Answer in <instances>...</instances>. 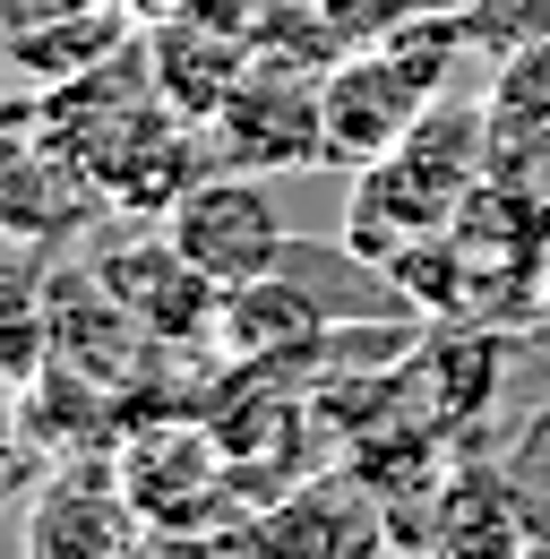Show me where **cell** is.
<instances>
[{"mask_svg": "<svg viewBox=\"0 0 550 559\" xmlns=\"http://www.w3.org/2000/svg\"><path fill=\"white\" fill-rule=\"evenodd\" d=\"M61 9H86V0H0V26H44Z\"/></svg>", "mask_w": 550, "mask_h": 559, "instance_id": "obj_16", "label": "cell"}, {"mask_svg": "<svg viewBox=\"0 0 550 559\" xmlns=\"http://www.w3.org/2000/svg\"><path fill=\"white\" fill-rule=\"evenodd\" d=\"M275 559H396V499L370 483L361 465H319L310 483L259 508Z\"/></svg>", "mask_w": 550, "mask_h": 559, "instance_id": "obj_5", "label": "cell"}, {"mask_svg": "<svg viewBox=\"0 0 550 559\" xmlns=\"http://www.w3.org/2000/svg\"><path fill=\"white\" fill-rule=\"evenodd\" d=\"M86 267L130 301V319L155 345H172V353L206 345L215 319H224V284H206L199 267L172 250V233H121V241H104Z\"/></svg>", "mask_w": 550, "mask_h": 559, "instance_id": "obj_8", "label": "cell"}, {"mask_svg": "<svg viewBox=\"0 0 550 559\" xmlns=\"http://www.w3.org/2000/svg\"><path fill=\"white\" fill-rule=\"evenodd\" d=\"M172 250L199 267L206 284H259L292 259V224L275 207L267 173H206L199 190H181V207L164 215Z\"/></svg>", "mask_w": 550, "mask_h": 559, "instance_id": "obj_3", "label": "cell"}, {"mask_svg": "<svg viewBox=\"0 0 550 559\" xmlns=\"http://www.w3.org/2000/svg\"><path fill=\"white\" fill-rule=\"evenodd\" d=\"M155 543H164L172 559H275L259 508H224V516H206V525H190V534H155Z\"/></svg>", "mask_w": 550, "mask_h": 559, "instance_id": "obj_13", "label": "cell"}, {"mask_svg": "<svg viewBox=\"0 0 550 559\" xmlns=\"http://www.w3.org/2000/svg\"><path fill=\"white\" fill-rule=\"evenodd\" d=\"M130 17H164V9H190V0H121Z\"/></svg>", "mask_w": 550, "mask_h": 559, "instance_id": "obj_17", "label": "cell"}, {"mask_svg": "<svg viewBox=\"0 0 550 559\" xmlns=\"http://www.w3.org/2000/svg\"><path fill=\"white\" fill-rule=\"evenodd\" d=\"M481 121H490V173L550 190V44L499 61V86L481 95Z\"/></svg>", "mask_w": 550, "mask_h": 559, "instance_id": "obj_9", "label": "cell"}, {"mask_svg": "<svg viewBox=\"0 0 550 559\" xmlns=\"http://www.w3.org/2000/svg\"><path fill=\"white\" fill-rule=\"evenodd\" d=\"M17 483H26V430H17V421L0 414V499H9Z\"/></svg>", "mask_w": 550, "mask_h": 559, "instance_id": "obj_15", "label": "cell"}, {"mask_svg": "<svg viewBox=\"0 0 550 559\" xmlns=\"http://www.w3.org/2000/svg\"><path fill=\"white\" fill-rule=\"evenodd\" d=\"M121 559H172V551H164L155 534H138V543H130V551H121Z\"/></svg>", "mask_w": 550, "mask_h": 559, "instance_id": "obj_18", "label": "cell"}, {"mask_svg": "<svg viewBox=\"0 0 550 559\" xmlns=\"http://www.w3.org/2000/svg\"><path fill=\"white\" fill-rule=\"evenodd\" d=\"M465 26H474V44L490 52V61H507V52H542V44H550V0H474Z\"/></svg>", "mask_w": 550, "mask_h": 559, "instance_id": "obj_14", "label": "cell"}, {"mask_svg": "<svg viewBox=\"0 0 550 559\" xmlns=\"http://www.w3.org/2000/svg\"><path fill=\"white\" fill-rule=\"evenodd\" d=\"M421 9H447V17H465V9H474V0H421Z\"/></svg>", "mask_w": 550, "mask_h": 559, "instance_id": "obj_19", "label": "cell"}, {"mask_svg": "<svg viewBox=\"0 0 550 559\" xmlns=\"http://www.w3.org/2000/svg\"><path fill=\"white\" fill-rule=\"evenodd\" d=\"M481 181H490V121H481V104H430L405 130V146H387L379 164L352 173L344 250L379 276L421 233H447Z\"/></svg>", "mask_w": 550, "mask_h": 559, "instance_id": "obj_1", "label": "cell"}, {"mask_svg": "<svg viewBox=\"0 0 550 559\" xmlns=\"http://www.w3.org/2000/svg\"><path fill=\"white\" fill-rule=\"evenodd\" d=\"M499 474H507L516 508H525V534L550 543V405H534V414L516 421V439L499 448Z\"/></svg>", "mask_w": 550, "mask_h": 559, "instance_id": "obj_12", "label": "cell"}, {"mask_svg": "<svg viewBox=\"0 0 550 559\" xmlns=\"http://www.w3.org/2000/svg\"><path fill=\"white\" fill-rule=\"evenodd\" d=\"M130 26L138 17L121 0H86V9H61L44 26H9V61H17V78H35V86H61V78L130 52Z\"/></svg>", "mask_w": 550, "mask_h": 559, "instance_id": "obj_11", "label": "cell"}, {"mask_svg": "<svg viewBox=\"0 0 550 559\" xmlns=\"http://www.w3.org/2000/svg\"><path fill=\"white\" fill-rule=\"evenodd\" d=\"M542 328H550V276H542Z\"/></svg>", "mask_w": 550, "mask_h": 559, "instance_id": "obj_21", "label": "cell"}, {"mask_svg": "<svg viewBox=\"0 0 550 559\" xmlns=\"http://www.w3.org/2000/svg\"><path fill=\"white\" fill-rule=\"evenodd\" d=\"M206 139L232 173H319V164H336L319 70H284V61H259L241 78L232 104L206 121Z\"/></svg>", "mask_w": 550, "mask_h": 559, "instance_id": "obj_4", "label": "cell"}, {"mask_svg": "<svg viewBox=\"0 0 550 559\" xmlns=\"http://www.w3.org/2000/svg\"><path fill=\"white\" fill-rule=\"evenodd\" d=\"M525 559H550V543H525Z\"/></svg>", "mask_w": 550, "mask_h": 559, "instance_id": "obj_20", "label": "cell"}, {"mask_svg": "<svg viewBox=\"0 0 550 559\" xmlns=\"http://www.w3.org/2000/svg\"><path fill=\"white\" fill-rule=\"evenodd\" d=\"M421 388H430V414L447 421V430H474L490 414V396H499V370H507V336L490 328V319H447V328H430L421 336Z\"/></svg>", "mask_w": 550, "mask_h": 559, "instance_id": "obj_10", "label": "cell"}, {"mask_svg": "<svg viewBox=\"0 0 550 559\" xmlns=\"http://www.w3.org/2000/svg\"><path fill=\"white\" fill-rule=\"evenodd\" d=\"M112 474H121V490H130L146 534H190V525L224 516V508H250L232 490V456L206 430V414L199 421H172V414L130 421L121 448H112Z\"/></svg>", "mask_w": 550, "mask_h": 559, "instance_id": "obj_2", "label": "cell"}, {"mask_svg": "<svg viewBox=\"0 0 550 559\" xmlns=\"http://www.w3.org/2000/svg\"><path fill=\"white\" fill-rule=\"evenodd\" d=\"M327 336H336V301H319L292 267H275L259 284H232L224 319H215V345L241 370H259V379H319Z\"/></svg>", "mask_w": 550, "mask_h": 559, "instance_id": "obj_7", "label": "cell"}, {"mask_svg": "<svg viewBox=\"0 0 550 559\" xmlns=\"http://www.w3.org/2000/svg\"><path fill=\"white\" fill-rule=\"evenodd\" d=\"M146 534L130 490L112 474V456H69L26 490L17 516V559H121Z\"/></svg>", "mask_w": 550, "mask_h": 559, "instance_id": "obj_6", "label": "cell"}]
</instances>
